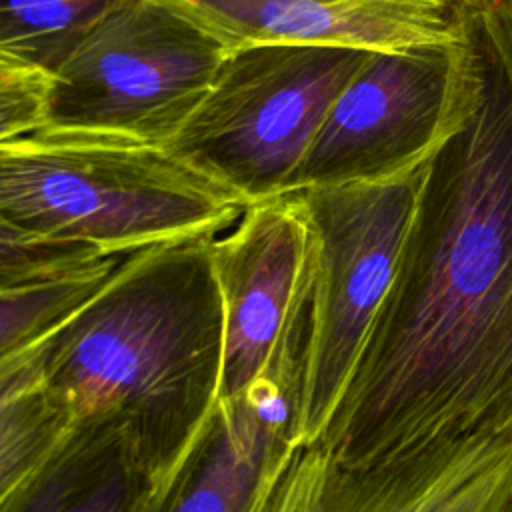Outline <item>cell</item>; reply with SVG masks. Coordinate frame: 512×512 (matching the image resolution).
<instances>
[{
	"label": "cell",
	"instance_id": "obj_1",
	"mask_svg": "<svg viewBox=\"0 0 512 512\" xmlns=\"http://www.w3.org/2000/svg\"><path fill=\"white\" fill-rule=\"evenodd\" d=\"M478 92L430 156L392 286L320 438L350 466L512 448V0H470Z\"/></svg>",
	"mask_w": 512,
	"mask_h": 512
},
{
	"label": "cell",
	"instance_id": "obj_2",
	"mask_svg": "<svg viewBox=\"0 0 512 512\" xmlns=\"http://www.w3.org/2000/svg\"><path fill=\"white\" fill-rule=\"evenodd\" d=\"M214 238L126 256L38 348L76 422L122 420L156 478L188 452L222 398L226 310Z\"/></svg>",
	"mask_w": 512,
	"mask_h": 512
},
{
	"label": "cell",
	"instance_id": "obj_3",
	"mask_svg": "<svg viewBox=\"0 0 512 512\" xmlns=\"http://www.w3.org/2000/svg\"><path fill=\"white\" fill-rule=\"evenodd\" d=\"M244 210L166 146L60 130L0 144V222L102 256L216 238Z\"/></svg>",
	"mask_w": 512,
	"mask_h": 512
},
{
	"label": "cell",
	"instance_id": "obj_4",
	"mask_svg": "<svg viewBox=\"0 0 512 512\" xmlns=\"http://www.w3.org/2000/svg\"><path fill=\"white\" fill-rule=\"evenodd\" d=\"M370 54L308 44L234 50L166 148L246 208L294 194L334 100Z\"/></svg>",
	"mask_w": 512,
	"mask_h": 512
},
{
	"label": "cell",
	"instance_id": "obj_5",
	"mask_svg": "<svg viewBox=\"0 0 512 512\" xmlns=\"http://www.w3.org/2000/svg\"><path fill=\"white\" fill-rule=\"evenodd\" d=\"M426 164L386 182L296 192L314 234L302 446L326 428L392 286Z\"/></svg>",
	"mask_w": 512,
	"mask_h": 512
},
{
	"label": "cell",
	"instance_id": "obj_6",
	"mask_svg": "<svg viewBox=\"0 0 512 512\" xmlns=\"http://www.w3.org/2000/svg\"><path fill=\"white\" fill-rule=\"evenodd\" d=\"M228 54L170 0H128L54 72L44 130L168 146Z\"/></svg>",
	"mask_w": 512,
	"mask_h": 512
},
{
	"label": "cell",
	"instance_id": "obj_7",
	"mask_svg": "<svg viewBox=\"0 0 512 512\" xmlns=\"http://www.w3.org/2000/svg\"><path fill=\"white\" fill-rule=\"evenodd\" d=\"M476 92L468 28L458 42L372 52L334 100L294 194L386 182L420 168L464 122Z\"/></svg>",
	"mask_w": 512,
	"mask_h": 512
},
{
	"label": "cell",
	"instance_id": "obj_8",
	"mask_svg": "<svg viewBox=\"0 0 512 512\" xmlns=\"http://www.w3.org/2000/svg\"><path fill=\"white\" fill-rule=\"evenodd\" d=\"M308 308L284 330L270 364L244 390L220 398L188 452L154 480L142 512H256L266 490L302 448Z\"/></svg>",
	"mask_w": 512,
	"mask_h": 512
},
{
	"label": "cell",
	"instance_id": "obj_9",
	"mask_svg": "<svg viewBox=\"0 0 512 512\" xmlns=\"http://www.w3.org/2000/svg\"><path fill=\"white\" fill-rule=\"evenodd\" d=\"M212 252L226 310V398L266 370L284 330L310 304L314 234L298 196L288 194L248 206Z\"/></svg>",
	"mask_w": 512,
	"mask_h": 512
},
{
	"label": "cell",
	"instance_id": "obj_10",
	"mask_svg": "<svg viewBox=\"0 0 512 512\" xmlns=\"http://www.w3.org/2000/svg\"><path fill=\"white\" fill-rule=\"evenodd\" d=\"M512 492V448L462 462L412 452L350 466L298 448L256 512H502Z\"/></svg>",
	"mask_w": 512,
	"mask_h": 512
},
{
	"label": "cell",
	"instance_id": "obj_11",
	"mask_svg": "<svg viewBox=\"0 0 512 512\" xmlns=\"http://www.w3.org/2000/svg\"><path fill=\"white\" fill-rule=\"evenodd\" d=\"M230 52L258 44L404 52L466 38L470 0H170Z\"/></svg>",
	"mask_w": 512,
	"mask_h": 512
},
{
	"label": "cell",
	"instance_id": "obj_12",
	"mask_svg": "<svg viewBox=\"0 0 512 512\" xmlns=\"http://www.w3.org/2000/svg\"><path fill=\"white\" fill-rule=\"evenodd\" d=\"M152 486L130 428L118 418H94L2 494L0 512H142Z\"/></svg>",
	"mask_w": 512,
	"mask_h": 512
},
{
	"label": "cell",
	"instance_id": "obj_13",
	"mask_svg": "<svg viewBox=\"0 0 512 512\" xmlns=\"http://www.w3.org/2000/svg\"><path fill=\"white\" fill-rule=\"evenodd\" d=\"M76 428L46 382L38 348L0 360V496L42 468Z\"/></svg>",
	"mask_w": 512,
	"mask_h": 512
},
{
	"label": "cell",
	"instance_id": "obj_14",
	"mask_svg": "<svg viewBox=\"0 0 512 512\" xmlns=\"http://www.w3.org/2000/svg\"><path fill=\"white\" fill-rule=\"evenodd\" d=\"M124 258H102L0 288V360L56 334L106 286Z\"/></svg>",
	"mask_w": 512,
	"mask_h": 512
},
{
	"label": "cell",
	"instance_id": "obj_15",
	"mask_svg": "<svg viewBox=\"0 0 512 512\" xmlns=\"http://www.w3.org/2000/svg\"><path fill=\"white\" fill-rule=\"evenodd\" d=\"M128 0H0V54L56 72Z\"/></svg>",
	"mask_w": 512,
	"mask_h": 512
},
{
	"label": "cell",
	"instance_id": "obj_16",
	"mask_svg": "<svg viewBox=\"0 0 512 512\" xmlns=\"http://www.w3.org/2000/svg\"><path fill=\"white\" fill-rule=\"evenodd\" d=\"M54 72L0 54V144L48 126Z\"/></svg>",
	"mask_w": 512,
	"mask_h": 512
},
{
	"label": "cell",
	"instance_id": "obj_17",
	"mask_svg": "<svg viewBox=\"0 0 512 512\" xmlns=\"http://www.w3.org/2000/svg\"><path fill=\"white\" fill-rule=\"evenodd\" d=\"M502 512H512V492H510V496H508V500H506Z\"/></svg>",
	"mask_w": 512,
	"mask_h": 512
}]
</instances>
